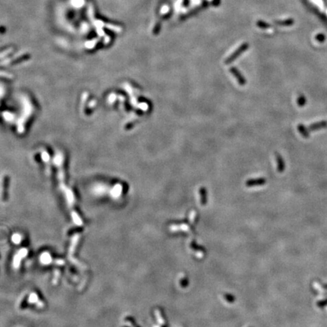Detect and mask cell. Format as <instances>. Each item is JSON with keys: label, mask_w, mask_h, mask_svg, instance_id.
Here are the masks:
<instances>
[{"label": "cell", "mask_w": 327, "mask_h": 327, "mask_svg": "<svg viewBox=\"0 0 327 327\" xmlns=\"http://www.w3.org/2000/svg\"><path fill=\"white\" fill-rule=\"evenodd\" d=\"M230 72L235 77L236 80H237V82L239 83V84L240 86H245L246 83V80L243 75L240 73V71L236 68H230Z\"/></svg>", "instance_id": "1"}, {"label": "cell", "mask_w": 327, "mask_h": 327, "mask_svg": "<svg viewBox=\"0 0 327 327\" xmlns=\"http://www.w3.org/2000/svg\"><path fill=\"white\" fill-rule=\"evenodd\" d=\"M265 183V180L263 178H258V179H252V180H248L246 181L245 185L247 186H260L263 185Z\"/></svg>", "instance_id": "2"}, {"label": "cell", "mask_w": 327, "mask_h": 327, "mask_svg": "<svg viewBox=\"0 0 327 327\" xmlns=\"http://www.w3.org/2000/svg\"><path fill=\"white\" fill-rule=\"evenodd\" d=\"M200 193H201V201H202V203H204L206 201H207V191H206L205 189L204 188V187H201V189H200Z\"/></svg>", "instance_id": "3"}, {"label": "cell", "mask_w": 327, "mask_h": 327, "mask_svg": "<svg viewBox=\"0 0 327 327\" xmlns=\"http://www.w3.org/2000/svg\"><path fill=\"white\" fill-rule=\"evenodd\" d=\"M327 304V299L324 300V301H320V302L318 303V306L320 307H324V306H326Z\"/></svg>", "instance_id": "4"}]
</instances>
